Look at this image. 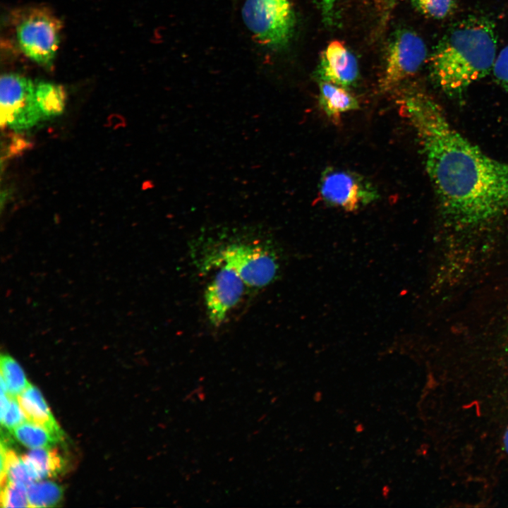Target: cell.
I'll use <instances>...</instances> for the list:
<instances>
[{"instance_id":"30bf717a","label":"cell","mask_w":508,"mask_h":508,"mask_svg":"<svg viewBox=\"0 0 508 508\" xmlns=\"http://www.w3.org/2000/svg\"><path fill=\"white\" fill-rule=\"evenodd\" d=\"M318 75L320 81L349 87L358 77L357 60L341 42L332 41L322 54Z\"/></svg>"},{"instance_id":"ac0fdd59","label":"cell","mask_w":508,"mask_h":508,"mask_svg":"<svg viewBox=\"0 0 508 508\" xmlns=\"http://www.w3.org/2000/svg\"><path fill=\"white\" fill-rule=\"evenodd\" d=\"M1 506L2 507H30L27 487L23 484L8 480L1 487Z\"/></svg>"},{"instance_id":"5bb4252c","label":"cell","mask_w":508,"mask_h":508,"mask_svg":"<svg viewBox=\"0 0 508 508\" xmlns=\"http://www.w3.org/2000/svg\"><path fill=\"white\" fill-rule=\"evenodd\" d=\"M35 95L42 116L50 118L63 112L66 93L62 86L40 82L35 85Z\"/></svg>"},{"instance_id":"5b68a950","label":"cell","mask_w":508,"mask_h":508,"mask_svg":"<svg viewBox=\"0 0 508 508\" xmlns=\"http://www.w3.org/2000/svg\"><path fill=\"white\" fill-rule=\"evenodd\" d=\"M212 264L235 271L246 286L260 288L272 282L279 272L274 254L259 246L231 243L212 256Z\"/></svg>"},{"instance_id":"ba28073f","label":"cell","mask_w":508,"mask_h":508,"mask_svg":"<svg viewBox=\"0 0 508 508\" xmlns=\"http://www.w3.org/2000/svg\"><path fill=\"white\" fill-rule=\"evenodd\" d=\"M35 85L20 75L4 74L0 80V121L1 127L15 131L33 126L42 116L37 106Z\"/></svg>"},{"instance_id":"4fadbf2b","label":"cell","mask_w":508,"mask_h":508,"mask_svg":"<svg viewBox=\"0 0 508 508\" xmlns=\"http://www.w3.org/2000/svg\"><path fill=\"white\" fill-rule=\"evenodd\" d=\"M22 458L37 481L56 476L64 466L62 456L52 447L32 449Z\"/></svg>"},{"instance_id":"2e32d148","label":"cell","mask_w":508,"mask_h":508,"mask_svg":"<svg viewBox=\"0 0 508 508\" xmlns=\"http://www.w3.org/2000/svg\"><path fill=\"white\" fill-rule=\"evenodd\" d=\"M30 507H51L61 502L62 488L54 482L35 481L27 487Z\"/></svg>"},{"instance_id":"44dd1931","label":"cell","mask_w":508,"mask_h":508,"mask_svg":"<svg viewBox=\"0 0 508 508\" xmlns=\"http://www.w3.org/2000/svg\"><path fill=\"white\" fill-rule=\"evenodd\" d=\"M492 71L497 83L508 92V44L497 55Z\"/></svg>"},{"instance_id":"6da1fadb","label":"cell","mask_w":508,"mask_h":508,"mask_svg":"<svg viewBox=\"0 0 508 508\" xmlns=\"http://www.w3.org/2000/svg\"><path fill=\"white\" fill-rule=\"evenodd\" d=\"M397 102L418 137L426 171L446 212L473 222L508 207V162L488 156L461 135L425 92L411 90Z\"/></svg>"},{"instance_id":"e0dca14e","label":"cell","mask_w":508,"mask_h":508,"mask_svg":"<svg viewBox=\"0 0 508 508\" xmlns=\"http://www.w3.org/2000/svg\"><path fill=\"white\" fill-rule=\"evenodd\" d=\"M1 379L4 381L9 397H17L30 385L18 363L8 355H1L0 360Z\"/></svg>"},{"instance_id":"7c38bea8","label":"cell","mask_w":508,"mask_h":508,"mask_svg":"<svg viewBox=\"0 0 508 508\" xmlns=\"http://www.w3.org/2000/svg\"><path fill=\"white\" fill-rule=\"evenodd\" d=\"M318 102L325 115L336 122L342 114L359 108L358 100L346 87L325 81H320Z\"/></svg>"},{"instance_id":"9a60e30c","label":"cell","mask_w":508,"mask_h":508,"mask_svg":"<svg viewBox=\"0 0 508 508\" xmlns=\"http://www.w3.org/2000/svg\"><path fill=\"white\" fill-rule=\"evenodd\" d=\"M16 439L30 449L52 447L60 440L44 427L32 422H23L13 430Z\"/></svg>"},{"instance_id":"8992f818","label":"cell","mask_w":508,"mask_h":508,"mask_svg":"<svg viewBox=\"0 0 508 508\" xmlns=\"http://www.w3.org/2000/svg\"><path fill=\"white\" fill-rule=\"evenodd\" d=\"M319 193L331 207L355 211L379 198L376 188L361 175L346 169L328 167L322 173Z\"/></svg>"},{"instance_id":"9c48e42d","label":"cell","mask_w":508,"mask_h":508,"mask_svg":"<svg viewBox=\"0 0 508 508\" xmlns=\"http://www.w3.org/2000/svg\"><path fill=\"white\" fill-rule=\"evenodd\" d=\"M246 284L234 270L222 266L208 284L205 303L210 322L221 325L229 312L241 300Z\"/></svg>"},{"instance_id":"cb8c5ba5","label":"cell","mask_w":508,"mask_h":508,"mask_svg":"<svg viewBox=\"0 0 508 508\" xmlns=\"http://www.w3.org/2000/svg\"><path fill=\"white\" fill-rule=\"evenodd\" d=\"M395 1H397V0H395Z\"/></svg>"},{"instance_id":"d6986e66","label":"cell","mask_w":508,"mask_h":508,"mask_svg":"<svg viewBox=\"0 0 508 508\" xmlns=\"http://www.w3.org/2000/svg\"><path fill=\"white\" fill-rule=\"evenodd\" d=\"M416 9L424 16L433 19H442L453 11L454 0H413Z\"/></svg>"},{"instance_id":"3957f363","label":"cell","mask_w":508,"mask_h":508,"mask_svg":"<svg viewBox=\"0 0 508 508\" xmlns=\"http://www.w3.org/2000/svg\"><path fill=\"white\" fill-rule=\"evenodd\" d=\"M241 17L253 38L266 48L283 49L292 37L295 15L289 0H245Z\"/></svg>"},{"instance_id":"277c9868","label":"cell","mask_w":508,"mask_h":508,"mask_svg":"<svg viewBox=\"0 0 508 508\" xmlns=\"http://www.w3.org/2000/svg\"><path fill=\"white\" fill-rule=\"evenodd\" d=\"M15 29L22 52L39 65L50 68L60 42L59 20L45 8H32L16 16Z\"/></svg>"},{"instance_id":"8fae6325","label":"cell","mask_w":508,"mask_h":508,"mask_svg":"<svg viewBox=\"0 0 508 508\" xmlns=\"http://www.w3.org/2000/svg\"><path fill=\"white\" fill-rule=\"evenodd\" d=\"M16 399L28 421L44 427L60 441H62L63 431L37 387L30 384Z\"/></svg>"},{"instance_id":"7402d4cb","label":"cell","mask_w":508,"mask_h":508,"mask_svg":"<svg viewBox=\"0 0 508 508\" xmlns=\"http://www.w3.org/2000/svg\"><path fill=\"white\" fill-rule=\"evenodd\" d=\"M320 11L323 21L328 25L334 23L337 18V0H313Z\"/></svg>"},{"instance_id":"7a4b0ae2","label":"cell","mask_w":508,"mask_h":508,"mask_svg":"<svg viewBox=\"0 0 508 508\" xmlns=\"http://www.w3.org/2000/svg\"><path fill=\"white\" fill-rule=\"evenodd\" d=\"M496 54L492 22L468 16L452 25L435 47L429 60L431 77L445 93L460 96L492 70Z\"/></svg>"},{"instance_id":"603a6c76","label":"cell","mask_w":508,"mask_h":508,"mask_svg":"<svg viewBox=\"0 0 508 508\" xmlns=\"http://www.w3.org/2000/svg\"><path fill=\"white\" fill-rule=\"evenodd\" d=\"M503 444L506 452L508 454V428L504 433L503 437Z\"/></svg>"},{"instance_id":"52a82bcc","label":"cell","mask_w":508,"mask_h":508,"mask_svg":"<svg viewBox=\"0 0 508 508\" xmlns=\"http://www.w3.org/2000/svg\"><path fill=\"white\" fill-rule=\"evenodd\" d=\"M427 57L423 39L414 31L398 30L389 44L385 68L379 82L382 92H387L415 75Z\"/></svg>"},{"instance_id":"ffe728a7","label":"cell","mask_w":508,"mask_h":508,"mask_svg":"<svg viewBox=\"0 0 508 508\" xmlns=\"http://www.w3.org/2000/svg\"><path fill=\"white\" fill-rule=\"evenodd\" d=\"M0 419L2 426L10 431L25 421L26 418L16 397H9L8 406L0 412Z\"/></svg>"}]
</instances>
